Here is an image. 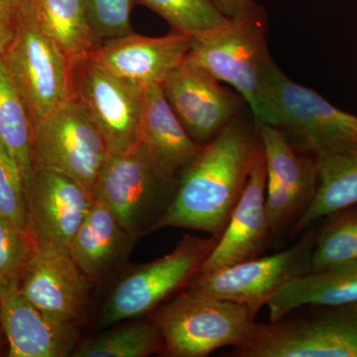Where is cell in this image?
Returning <instances> with one entry per match:
<instances>
[{"mask_svg": "<svg viewBox=\"0 0 357 357\" xmlns=\"http://www.w3.org/2000/svg\"><path fill=\"white\" fill-rule=\"evenodd\" d=\"M260 140L236 117L181 170L158 229L199 230L220 238L248 183Z\"/></svg>", "mask_w": 357, "mask_h": 357, "instance_id": "cell-1", "label": "cell"}, {"mask_svg": "<svg viewBox=\"0 0 357 357\" xmlns=\"http://www.w3.org/2000/svg\"><path fill=\"white\" fill-rule=\"evenodd\" d=\"M266 32V15L261 6H256L192 36L187 59L236 89L252 110L255 124L277 128L276 114L263 91L265 75L273 62Z\"/></svg>", "mask_w": 357, "mask_h": 357, "instance_id": "cell-2", "label": "cell"}, {"mask_svg": "<svg viewBox=\"0 0 357 357\" xmlns=\"http://www.w3.org/2000/svg\"><path fill=\"white\" fill-rule=\"evenodd\" d=\"M1 58L33 122L74 98L72 63L42 27L37 0L16 9L15 35Z\"/></svg>", "mask_w": 357, "mask_h": 357, "instance_id": "cell-3", "label": "cell"}, {"mask_svg": "<svg viewBox=\"0 0 357 357\" xmlns=\"http://www.w3.org/2000/svg\"><path fill=\"white\" fill-rule=\"evenodd\" d=\"M177 184L178 178L162 173L146 148L138 142L126 151L109 154L93 199L102 201L122 227L138 238L158 229Z\"/></svg>", "mask_w": 357, "mask_h": 357, "instance_id": "cell-4", "label": "cell"}, {"mask_svg": "<svg viewBox=\"0 0 357 357\" xmlns=\"http://www.w3.org/2000/svg\"><path fill=\"white\" fill-rule=\"evenodd\" d=\"M153 321L163 340L162 354L170 357H204L222 347L238 349L256 326L243 305L191 289L157 310Z\"/></svg>", "mask_w": 357, "mask_h": 357, "instance_id": "cell-5", "label": "cell"}, {"mask_svg": "<svg viewBox=\"0 0 357 357\" xmlns=\"http://www.w3.org/2000/svg\"><path fill=\"white\" fill-rule=\"evenodd\" d=\"M263 91L276 114L277 128L314 158L357 146V116L294 83L274 62L265 75Z\"/></svg>", "mask_w": 357, "mask_h": 357, "instance_id": "cell-6", "label": "cell"}, {"mask_svg": "<svg viewBox=\"0 0 357 357\" xmlns=\"http://www.w3.org/2000/svg\"><path fill=\"white\" fill-rule=\"evenodd\" d=\"M218 239L185 236L172 252L132 268L110 291L100 314V325L109 326L141 318L156 310L195 278Z\"/></svg>", "mask_w": 357, "mask_h": 357, "instance_id": "cell-7", "label": "cell"}, {"mask_svg": "<svg viewBox=\"0 0 357 357\" xmlns=\"http://www.w3.org/2000/svg\"><path fill=\"white\" fill-rule=\"evenodd\" d=\"M238 357H357V302L304 318L256 324Z\"/></svg>", "mask_w": 357, "mask_h": 357, "instance_id": "cell-8", "label": "cell"}, {"mask_svg": "<svg viewBox=\"0 0 357 357\" xmlns=\"http://www.w3.org/2000/svg\"><path fill=\"white\" fill-rule=\"evenodd\" d=\"M107 156L102 134L76 98L33 122L32 166L64 174L91 197Z\"/></svg>", "mask_w": 357, "mask_h": 357, "instance_id": "cell-9", "label": "cell"}, {"mask_svg": "<svg viewBox=\"0 0 357 357\" xmlns=\"http://www.w3.org/2000/svg\"><path fill=\"white\" fill-rule=\"evenodd\" d=\"M306 234L291 248L260 256L208 274H197L190 284L194 292L243 305L255 319L262 307L284 286L312 272L318 230Z\"/></svg>", "mask_w": 357, "mask_h": 357, "instance_id": "cell-10", "label": "cell"}, {"mask_svg": "<svg viewBox=\"0 0 357 357\" xmlns=\"http://www.w3.org/2000/svg\"><path fill=\"white\" fill-rule=\"evenodd\" d=\"M72 82L74 98L102 134L109 154L139 142L143 88L115 76L89 56L72 63Z\"/></svg>", "mask_w": 357, "mask_h": 357, "instance_id": "cell-11", "label": "cell"}, {"mask_svg": "<svg viewBox=\"0 0 357 357\" xmlns=\"http://www.w3.org/2000/svg\"><path fill=\"white\" fill-rule=\"evenodd\" d=\"M23 182L27 231L37 244L69 253L93 197L72 178L41 167L32 166Z\"/></svg>", "mask_w": 357, "mask_h": 357, "instance_id": "cell-12", "label": "cell"}, {"mask_svg": "<svg viewBox=\"0 0 357 357\" xmlns=\"http://www.w3.org/2000/svg\"><path fill=\"white\" fill-rule=\"evenodd\" d=\"M178 121L197 144L211 142L236 119L241 98L185 58L161 84Z\"/></svg>", "mask_w": 357, "mask_h": 357, "instance_id": "cell-13", "label": "cell"}, {"mask_svg": "<svg viewBox=\"0 0 357 357\" xmlns=\"http://www.w3.org/2000/svg\"><path fill=\"white\" fill-rule=\"evenodd\" d=\"M266 182V160L259 143L248 183L229 225L198 274L211 273L264 255L272 237L265 206Z\"/></svg>", "mask_w": 357, "mask_h": 357, "instance_id": "cell-14", "label": "cell"}, {"mask_svg": "<svg viewBox=\"0 0 357 357\" xmlns=\"http://www.w3.org/2000/svg\"><path fill=\"white\" fill-rule=\"evenodd\" d=\"M91 284L69 253L49 244H37L20 288L26 299L49 318L77 325Z\"/></svg>", "mask_w": 357, "mask_h": 357, "instance_id": "cell-15", "label": "cell"}, {"mask_svg": "<svg viewBox=\"0 0 357 357\" xmlns=\"http://www.w3.org/2000/svg\"><path fill=\"white\" fill-rule=\"evenodd\" d=\"M267 165L266 211L274 220L300 218L318 190L314 160L296 153L280 128L255 124Z\"/></svg>", "mask_w": 357, "mask_h": 357, "instance_id": "cell-16", "label": "cell"}, {"mask_svg": "<svg viewBox=\"0 0 357 357\" xmlns=\"http://www.w3.org/2000/svg\"><path fill=\"white\" fill-rule=\"evenodd\" d=\"M192 36L173 30L162 37L129 33L100 42L89 57L115 76L141 88L163 83L187 58Z\"/></svg>", "mask_w": 357, "mask_h": 357, "instance_id": "cell-17", "label": "cell"}, {"mask_svg": "<svg viewBox=\"0 0 357 357\" xmlns=\"http://www.w3.org/2000/svg\"><path fill=\"white\" fill-rule=\"evenodd\" d=\"M20 284L0 287V321L8 357L69 356L79 344L77 325L49 318L21 293Z\"/></svg>", "mask_w": 357, "mask_h": 357, "instance_id": "cell-18", "label": "cell"}, {"mask_svg": "<svg viewBox=\"0 0 357 357\" xmlns=\"http://www.w3.org/2000/svg\"><path fill=\"white\" fill-rule=\"evenodd\" d=\"M137 239L122 227L102 201L93 199L70 243L69 255L95 283L123 269Z\"/></svg>", "mask_w": 357, "mask_h": 357, "instance_id": "cell-19", "label": "cell"}, {"mask_svg": "<svg viewBox=\"0 0 357 357\" xmlns=\"http://www.w3.org/2000/svg\"><path fill=\"white\" fill-rule=\"evenodd\" d=\"M139 142L157 168L171 178H178L202 147L190 137L158 84L143 88Z\"/></svg>", "mask_w": 357, "mask_h": 357, "instance_id": "cell-20", "label": "cell"}, {"mask_svg": "<svg viewBox=\"0 0 357 357\" xmlns=\"http://www.w3.org/2000/svg\"><path fill=\"white\" fill-rule=\"evenodd\" d=\"M356 302L357 263L310 272L275 293L266 306L269 321H277L302 307H333Z\"/></svg>", "mask_w": 357, "mask_h": 357, "instance_id": "cell-21", "label": "cell"}, {"mask_svg": "<svg viewBox=\"0 0 357 357\" xmlns=\"http://www.w3.org/2000/svg\"><path fill=\"white\" fill-rule=\"evenodd\" d=\"M314 162L318 190L311 206L294 225V232L303 231L319 218L357 204V146L319 155Z\"/></svg>", "mask_w": 357, "mask_h": 357, "instance_id": "cell-22", "label": "cell"}, {"mask_svg": "<svg viewBox=\"0 0 357 357\" xmlns=\"http://www.w3.org/2000/svg\"><path fill=\"white\" fill-rule=\"evenodd\" d=\"M37 10L45 32L70 63L98 46L83 0H37Z\"/></svg>", "mask_w": 357, "mask_h": 357, "instance_id": "cell-23", "label": "cell"}, {"mask_svg": "<svg viewBox=\"0 0 357 357\" xmlns=\"http://www.w3.org/2000/svg\"><path fill=\"white\" fill-rule=\"evenodd\" d=\"M33 121L0 56V141L20 166L23 178L32 168Z\"/></svg>", "mask_w": 357, "mask_h": 357, "instance_id": "cell-24", "label": "cell"}, {"mask_svg": "<svg viewBox=\"0 0 357 357\" xmlns=\"http://www.w3.org/2000/svg\"><path fill=\"white\" fill-rule=\"evenodd\" d=\"M163 351V340L156 324L135 321L77 344L74 357H145Z\"/></svg>", "mask_w": 357, "mask_h": 357, "instance_id": "cell-25", "label": "cell"}, {"mask_svg": "<svg viewBox=\"0 0 357 357\" xmlns=\"http://www.w3.org/2000/svg\"><path fill=\"white\" fill-rule=\"evenodd\" d=\"M317 234L312 272L357 263V204L325 217Z\"/></svg>", "mask_w": 357, "mask_h": 357, "instance_id": "cell-26", "label": "cell"}, {"mask_svg": "<svg viewBox=\"0 0 357 357\" xmlns=\"http://www.w3.org/2000/svg\"><path fill=\"white\" fill-rule=\"evenodd\" d=\"M158 14L175 31L195 36L227 20L213 0H137Z\"/></svg>", "mask_w": 357, "mask_h": 357, "instance_id": "cell-27", "label": "cell"}, {"mask_svg": "<svg viewBox=\"0 0 357 357\" xmlns=\"http://www.w3.org/2000/svg\"><path fill=\"white\" fill-rule=\"evenodd\" d=\"M36 248L27 230L17 229L0 215V287L20 284Z\"/></svg>", "mask_w": 357, "mask_h": 357, "instance_id": "cell-28", "label": "cell"}, {"mask_svg": "<svg viewBox=\"0 0 357 357\" xmlns=\"http://www.w3.org/2000/svg\"><path fill=\"white\" fill-rule=\"evenodd\" d=\"M0 215L14 227L27 230L24 182L20 166L0 141Z\"/></svg>", "mask_w": 357, "mask_h": 357, "instance_id": "cell-29", "label": "cell"}, {"mask_svg": "<svg viewBox=\"0 0 357 357\" xmlns=\"http://www.w3.org/2000/svg\"><path fill=\"white\" fill-rule=\"evenodd\" d=\"M137 0H83L98 44L133 32L130 14Z\"/></svg>", "mask_w": 357, "mask_h": 357, "instance_id": "cell-30", "label": "cell"}, {"mask_svg": "<svg viewBox=\"0 0 357 357\" xmlns=\"http://www.w3.org/2000/svg\"><path fill=\"white\" fill-rule=\"evenodd\" d=\"M16 30V10L0 8V56L13 41Z\"/></svg>", "mask_w": 357, "mask_h": 357, "instance_id": "cell-31", "label": "cell"}, {"mask_svg": "<svg viewBox=\"0 0 357 357\" xmlns=\"http://www.w3.org/2000/svg\"><path fill=\"white\" fill-rule=\"evenodd\" d=\"M225 17H236L248 13L257 4L255 0H213Z\"/></svg>", "mask_w": 357, "mask_h": 357, "instance_id": "cell-32", "label": "cell"}, {"mask_svg": "<svg viewBox=\"0 0 357 357\" xmlns=\"http://www.w3.org/2000/svg\"><path fill=\"white\" fill-rule=\"evenodd\" d=\"M29 0H0V8L10 9V10H16L18 7L24 4Z\"/></svg>", "mask_w": 357, "mask_h": 357, "instance_id": "cell-33", "label": "cell"}, {"mask_svg": "<svg viewBox=\"0 0 357 357\" xmlns=\"http://www.w3.org/2000/svg\"><path fill=\"white\" fill-rule=\"evenodd\" d=\"M7 351H8V345H7L6 333L3 332L1 321H0V356H4L3 354H6L7 356Z\"/></svg>", "mask_w": 357, "mask_h": 357, "instance_id": "cell-34", "label": "cell"}]
</instances>
